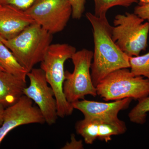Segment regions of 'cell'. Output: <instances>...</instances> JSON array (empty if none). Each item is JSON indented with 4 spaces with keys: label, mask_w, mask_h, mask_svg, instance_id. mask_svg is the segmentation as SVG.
I'll return each mask as SVG.
<instances>
[{
    "label": "cell",
    "mask_w": 149,
    "mask_h": 149,
    "mask_svg": "<svg viewBox=\"0 0 149 149\" xmlns=\"http://www.w3.org/2000/svg\"><path fill=\"white\" fill-rule=\"evenodd\" d=\"M45 123L38 107L33 105L32 100L23 95L16 103L5 109L3 123L0 126V145L7 134L18 126Z\"/></svg>",
    "instance_id": "obj_9"
},
{
    "label": "cell",
    "mask_w": 149,
    "mask_h": 149,
    "mask_svg": "<svg viewBox=\"0 0 149 149\" xmlns=\"http://www.w3.org/2000/svg\"><path fill=\"white\" fill-rule=\"evenodd\" d=\"M139 101L129 112L128 117L131 122L143 125L146 121L147 113L149 112V96Z\"/></svg>",
    "instance_id": "obj_17"
},
{
    "label": "cell",
    "mask_w": 149,
    "mask_h": 149,
    "mask_svg": "<svg viewBox=\"0 0 149 149\" xmlns=\"http://www.w3.org/2000/svg\"><path fill=\"white\" fill-rule=\"evenodd\" d=\"M132 100L126 98L108 103L83 100L71 104L74 109L83 113L84 118L114 122L120 121L118 116V113L128 108Z\"/></svg>",
    "instance_id": "obj_11"
},
{
    "label": "cell",
    "mask_w": 149,
    "mask_h": 149,
    "mask_svg": "<svg viewBox=\"0 0 149 149\" xmlns=\"http://www.w3.org/2000/svg\"><path fill=\"white\" fill-rule=\"evenodd\" d=\"M86 17L93 28L94 42L91 74L93 85L99 83L111 72L130 68V57L124 53L113 40L111 25L107 15L97 16L88 12Z\"/></svg>",
    "instance_id": "obj_1"
},
{
    "label": "cell",
    "mask_w": 149,
    "mask_h": 149,
    "mask_svg": "<svg viewBox=\"0 0 149 149\" xmlns=\"http://www.w3.org/2000/svg\"><path fill=\"white\" fill-rule=\"evenodd\" d=\"M76 51V48L69 44H51L40 63V68L44 71L46 80L54 93L58 115L61 118L71 115L74 109L65 98L63 86L65 80V63L71 59Z\"/></svg>",
    "instance_id": "obj_2"
},
{
    "label": "cell",
    "mask_w": 149,
    "mask_h": 149,
    "mask_svg": "<svg viewBox=\"0 0 149 149\" xmlns=\"http://www.w3.org/2000/svg\"><path fill=\"white\" fill-rule=\"evenodd\" d=\"M93 57V51L86 49L76 51L72 55L74 70L72 73L65 71L63 86L65 98L70 103L84 99L88 95H97L91 72Z\"/></svg>",
    "instance_id": "obj_6"
},
{
    "label": "cell",
    "mask_w": 149,
    "mask_h": 149,
    "mask_svg": "<svg viewBox=\"0 0 149 149\" xmlns=\"http://www.w3.org/2000/svg\"><path fill=\"white\" fill-rule=\"evenodd\" d=\"M135 13L117 15L111 26L113 40L127 56H136L148 45L149 22Z\"/></svg>",
    "instance_id": "obj_4"
},
{
    "label": "cell",
    "mask_w": 149,
    "mask_h": 149,
    "mask_svg": "<svg viewBox=\"0 0 149 149\" xmlns=\"http://www.w3.org/2000/svg\"><path fill=\"white\" fill-rule=\"evenodd\" d=\"M139 0H94L95 3V13L97 16L107 15L110 9L120 6L128 8L135 3H139Z\"/></svg>",
    "instance_id": "obj_15"
},
{
    "label": "cell",
    "mask_w": 149,
    "mask_h": 149,
    "mask_svg": "<svg viewBox=\"0 0 149 149\" xmlns=\"http://www.w3.org/2000/svg\"><path fill=\"white\" fill-rule=\"evenodd\" d=\"M52 40V34L34 22L14 38L3 40V43L28 72L42 61Z\"/></svg>",
    "instance_id": "obj_3"
},
{
    "label": "cell",
    "mask_w": 149,
    "mask_h": 149,
    "mask_svg": "<svg viewBox=\"0 0 149 149\" xmlns=\"http://www.w3.org/2000/svg\"><path fill=\"white\" fill-rule=\"evenodd\" d=\"M34 22L24 10L10 5L0 6V35L4 40L14 38Z\"/></svg>",
    "instance_id": "obj_12"
},
{
    "label": "cell",
    "mask_w": 149,
    "mask_h": 149,
    "mask_svg": "<svg viewBox=\"0 0 149 149\" xmlns=\"http://www.w3.org/2000/svg\"><path fill=\"white\" fill-rule=\"evenodd\" d=\"M63 149H83V141H77L75 138L74 134H72L71 136L70 142H67L65 145L61 148Z\"/></svg>",
    "instance_id": "obj_21"
},
{
    "label": "cell",
    "mask_w": 149,
    "mask_h": 149,
    "mask_svg": "<svg viewBox=\"0 0 149 149\" xmlns=\"http://www.w3.org/2000/svg\"><path fill=\"white\" fill-rule=\"evenodd\" d=\"M0 66L5 71L26 82L28 72L3 42H0Z\"/></svg>",
    "instance_id": "obj_14"
},
{
    "label": "cell",
    "mask_w": 149,
    "mask_h": 149,
    "mask_svg": "<svg viewBox=\"0 0 149 149\" xmlns=\"http://www.w3.org/2000/svg\"><path fill=\"white\" fill-rule=\"evenodd\" d=\"M0 6H1V5H0Z\"/></svg>",
    "instance_id": "obj_26"
},
{
    "label": "cell",
    "mask_w": 149,
    "mask_h": 149,
    "mask_svg": "<svg viewBox=\"0 0 149 149\" xmlns=\"http://www.w3.org/2000/svg\"><path fill=\"white\" fill-rule=\"evenodd\" d=\"M3 39L2 37H1V35H0V42H3Z\"/></svg>",
    "instance_id": "obj_24"
},
{
    "label": "cell",
    "mask_w": 149,
    "mask_h": 149,
    "mask_svg": "<svg viewBox=\"0 0 149 149\" xmlns=\"http://www.w3.org/2000/svg\"><path fill=\"white\" fill-rule=\"evenodd\" d=\"M6 108L0 104V126L1 125L3 119L4 113Z\"/></svg>",
    "instance_id": "obj_22"
},
{
    "label": "cell",
    "mask_w": 149,
    "mask_h": 149,
    "mask_svg": "<svg viewBox=\"0 0 149 149\" xmlns=\"http://www.w3.org/2000/svg\"><path fill=\"white\" fill-rule=\"evenodd\" d=\"M134 13L149 22V3L136 6Z\"/></svg>",
    "instance_id": "obj_20"
},
{
    "label": "cell",
    "mask_w": 149,
    "mask_h": 149,
    "mask_svg": "<svg viewBox=\"0 0 149 149\" xmlns=\"http://www.w3.org/2000/svg\"><path fill=\"white\" fill-rule=\"evenodd\" d=\"M27 87L26 82L21 78L0 70V104L6 108L15 104Z\"/></svg>",
    "instance_id": "obj_13"
},
{
    "label": "cell",
    "mask_w": 149,
    "mask_h": 149,
    "mask_svg": "<svg viewBox=\"0 0 149 149\" xmlns=\"http://www.w3.org/2000/svg\"><path fill=\"white\" fill-rule=\"evenodd\" d=\"M148 3H149V0H139V5H142Z\"/></svg>",
    "instance_id": "obj_23"
},
{
    "label": "cell",
    "mask_w": 149,
    "mask_h": 149,
    "mask_svg": "<svg viewBox=\"0 0 149 149\" xmlns=\"http://www.w3.org/2000/svg\"><path fill=\"white\" fill-rule=\"evenodd\" d=\"M0 70H3V71H4V70H3V68L0 66Z\"/></svg>",
    "instance_id": "obj_25"
},
{
    "label": "cell",
    "mask_w": 149,
    "mask_h": 149,
    "mask_svg": "<svg viewBox=\"0 0 149 149\" xmlns=\"http://www.w3.org/2000/svg\"><path fill=\"white\" fill-rule=\"evenodd\" d=\"M35 0H0V5H10L25 10L32 5Z\"/></svg>",
    "instance_id": "obj_19"
},
{
    "label": "cell",
    "mask_w": 149,
    "mask_h": 149,
    "mask_svg": "<svg viewBox=\"0 0 149 149\" xmlns=\"http://www.w3.org/2000/svg\"><path fill=\"white\" fill-rule=\"evenodd\" d=\"M29 85L24 90V95L37 105L49 125L56 123L57 120V106L53 90L49 86L44 71L33 68L28 72Z\"/></svg>",
    "instance_id": "obj_8"
},
{
    "label": "cell",
    "mask_w": 149,
    "mask_h": 149,
    "mask_svg": "<svg viewBox=\"0 0 149 149\" xmlns=\"http://www.w3.org/2000/svg\"><path fill=\"white\" fill-rule=\"evenodd\" d=\"M75 129L88 145L93 144L97 139L109 142L112 136L122 135L127 130L125 122L121 120L112 122L85 118L76 123Z\"/></svg>",
    "instance_id": "obj_10"
},
{
    "label": "cell",
    "mask_w": 149,
    "mask_h": 149,
    "mask_svg": "<svg viewBox=\"0 0 149 149\" xmlns=\"http://www.w3.org/2000/svg\"><path fill=\"white\" fill-rule=\"evenodd\" d=\"M97 94L106 101L130 98L138 100L149 95V80L135 76L128 68L110 73L96 87Z\"/></svg>",
    "instance_id": "obj_5"
},
{
    "label": "cell",
    "mask_w": 149,
    "mask_h": 149,
    "mask_svg": "<svg viewBox=\"0 0 149 149\" xmlns=\"http://www.w3.org/2000/svg\"><path fill=\"white\" fill-rule=\"evenodd\" d=\"M129 63L130 71L134 75L149 80V52L143 55L130 57Z\"/></svg>",
    "instance_id": "obj_16"
},
{
    "label": "cell",
    "mask_w": 149,
    "mask_h": 149,
    "mask_svg": "<svg viewBox=\"0 0 149 149\" xmlns=\"http://www.w3.org/2000/svg\"><path fill=\"white\" fill-rule=\"evenodd\" d=\"M24 11L35 23L52 35L65 29L72 14L69 0H35Z\"/></svg>",
    "instance_id": "obj_7"
},
{
    "label": "cell",
    "mask_w": 149,
    "mask_h": 149,
    "mask_svg": "<svg viewBox=\"0 0 149 149\" xmlns=\"http://www.w3.org/2000/svg\"><path fill=\"white\" fill-rule=\"evenodd\" d=\"M69 1L72 7V18L80 19L85 11L86 0H69Z\"/></svg>",
    "instance_id": "obj_18"
}]
</instances>
